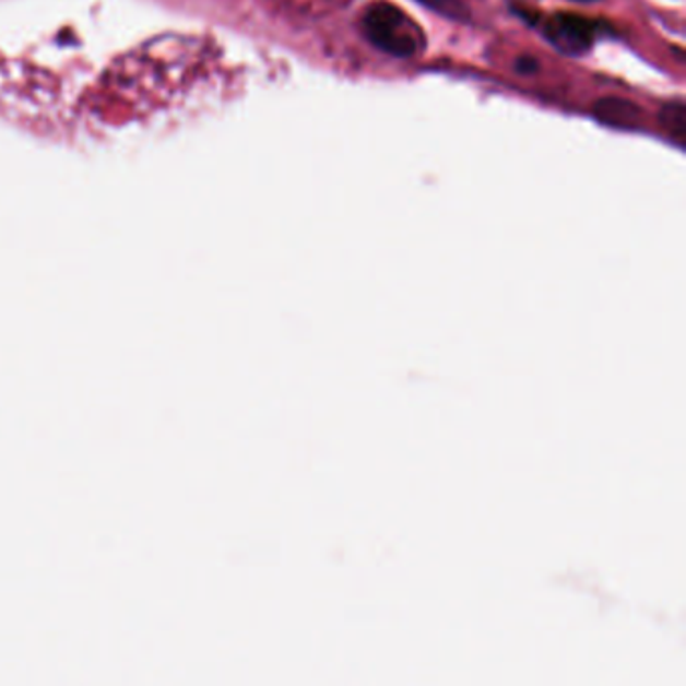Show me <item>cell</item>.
Here are the masks:
<instances>
[{"label": "cell", "instance_id": "6da1fadb", "mask_svg": "<svg viewBox=\"0 0 686 686\" xmlns=\"http://www.w3.org/2000/svg\"><path fill=\"white\" fill-rule=\"evenodd\" d=\"M365 37L379 49L397 59L415 57L425 45L421 26L405 11L391 2H372L363 14Z\"/></svg>", "mask_w": 686, "mask_h": 686}, {"label": "cell", "instance_id": "7a4b0ae2", "mask_svg": "<svg viewBox=\"0 0 686 686\" xmlns=\"http://www.w3.org/2000/svg\"><path fill=\"white\" fill-rule=\"evenodd\" d=\"M544 37L559 52L578 57L592 49L596 38V25L584 16L572 13H559L549 16L542 25Z\"/></svg>", "mask_w": 686, "mask_h": 686}, {"label": "cell", "instance_id": "3957f363", "mask_svg": "<svg viewBox=\"0 0 686 686\" xmlns=\"http://www.w3.org/2000/svg\"><path fill=\"white\" fill-rule=\"evenodd\" d=\"M594 117L602 126H608L614 129H635L642 126L644 121V111L642 107H638L636 103L620 97H602L594 105Z\"/></svg>", "mask_w": 686, "mask_h": 686}, {"label": "cell", "instance_id": "277c9868", "mask_svg": "<svg viewBox=\"0 0 686 686\" xmlns=\"http://www.w3.org/2000/svg\"><path fill=\"white\" fill-rule=\"evenodd\" d=\"M661 126L671 140L678 145V147H685L686 145V105L685 102H671L666 103L661 109Z\"/></svg>", "mask_w": 686, "mask_h": 686}, {"label": "cell", "instance_id": "5b68a950", "mask_svg": "<svg viewBox=\"0 0 686 686\" xmlns=\"http://www.w3.org/2000/svg\"><path fill=\"white\" fill-rule=\"evenodd\" d=\"M425 9H429L433 13L441 14L449 21H458V23H468L471 19L470 7L463 0H417Z\"/></svg>", "mask_w": 686, "mask_h": 686}, {"label": "cell", "instance_id": "8992f818", "mask_svg": "<svg viewBox=\"0 0 686 686\" xmlns=\"http://www.w3.org/2000/svg\"><path fill=\"white\" fill-rule=\"evenodd\" d=\"M537 69H540V63L532 59V57H521L518 59V71L523 73V75H532V73H537Z\"/></svg>", "mask_w": 686, "mask_h": 686}, {"label": "cell", "instance_id": "52a82bcc", "mask_svg": "<svg viewBox=\"0 0 686 686\" xmlns=\"http://www.w3.org/2000/svg\"><path fill=\"white\" fill-rule=\"evenodd\" d=\"M576 2H596V0H576Z\"/></svg>", "mask_w": 686, "mask_h": 686}]
</instances>
